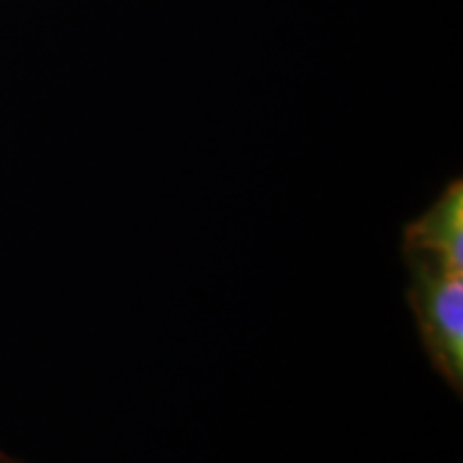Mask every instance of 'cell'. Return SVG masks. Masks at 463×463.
I'll return each mask as SVG.
<instances>
[{"label": "cell", "mask_w": 463, "mask_h": 463, "mask_svg": "<svg viewBox=\"0 0 463 463\" xmlns=\"http://www.w3.org/2000/svg\"><path fill=\"white\" fill-rule=\"evenodd\" d=\"M410 268V309L420 343L448 389L463 394V270L404 258Z\"/></svg>", "instance_id": "obj_1"}, {"label": "cell", "mask_w": 463, "mask_h": 463, "mask_svg": "<svg viewBox=\"0 0 463 463\" xmlns=\"http://www.w3.org/2000/svg\"><path fill=\"white\" fill-rule=\"evenodd\" d=\"M0 463H26V461H18V458H14V456H8V453H3V450H0Z\"/></svg>", "instance_id": "obj_3"}, {"label": "cell", "mask_w": 463, "mask_h": 463, "mask_svg": "<svg viewBox=\"0 0 463 463\" xmlns=\"http://www.w3.org/2000/svg\"><path fill=\"white\" fill-rule=\"evenodd\" d=\"M404 258L463 270V185L450 181L404 230Z\"/></svg>", "instance_id": "obj_2"}]
</instances>
